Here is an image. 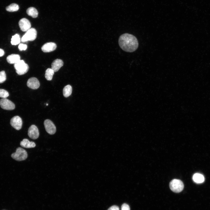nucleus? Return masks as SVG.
<instances>
[{
    "instance_id": "nucleus-25",
    "label": "nucleus",
    "mask_w": 210,
    "mask_h": 210,
    "mask_svg": "<svg viewBox=\"0 0 210 210\" xmlns=\"http://www.w3.org/2000/svg\"><path fill=\"white\" fill-rule=\"evenodd\" d=\"M121 210H130L129 206L126 203H124L121 206Z\"/></svg>"
},
{
    "instance_id": "nucleus-23",
    "label": "nucleus",
    "mask_w": 210,
    "mask_h": 210,
    "mask_svg": "<svg viewBox=\"0 0 210 210\" xmlns=\"http://www.w3.org/2000/svg\"><path fill=\"white\" fill-rule=\"evenodd\" d=\"M6 75L5 71H2L0 72V83L4 82L6 80Z\"/></svg>"
},
{
    "instance_id": "nucleus-13",
    "label": "nucleus",
    "mask_w": 210,
    "mask_h": 210,
    "mask_svg": "<svg viewBox=\"0 0 210 210\" xmlns=\"http://www.w3.org/2000/svg\"><path fill=\"white\" fill-rule=\"evenodd\" d=\"M63 65V61L59 59L55 60L51 64V69L55 72L58 71Z\"/></svg>"
},
{
    "instance_id": "nucleus-2",
    "label": "nucleus",
    "mask_w": 210,
    "mask_h": 210,
    "mask_svg": "<svg viewBox=\"0 0 210 210\" xmlns=\"http://www.w3.org/2000/svg\"><path fill=\"white\" fill-rule=\"evenodd\" d=\"M14 67L16 72L19 75H22L26 74L28 71L29 67L23 60H19L14 64Z\"/></svg>"
},
{
    "instance_id": "nucleus-20",
    "label": "nucleus",
    "mask_w": 210,
    "mask_h": 210,
    "mask_svg": "<svg viewBox=\"0 0 210 210\" xmlns=\"http://www.w3.org/2000/svg\"><path fill=\"white\" fill-rule=\"evenodd\" d=\"M19 6L17 4L13 3L6 8L7 11L10 12H13L18 11L19 9Z\"/></svg>"
},
{
    "instance_id": "nucleus-27",
    "label": "nucleus",
    "mask_w": 210,
    "mask_h": 210,
    "mask_svg": "<svg viewBox=\"0 0 210 210\" xmlns=\"http://www.w3.org/2000/svg\"><path fill=\"white\" fill-rule=\"evenodd\" d=\"M4 54V50L1 49H0V57L3 56Z\"/></svg>"
},
{
    "instance_id": "nucleus-11",
    "label": "nucleus",
    "mask_w": 210,
    "mask_h": 210,
    "mask_svg": "<svg viewBox=\"0 0 210 210\" xmlns=\"http://www.w3.org/2000/svg\"><path fill=\"white\" fill-rule=\"evenodd\" d=\"M27 86L32 89H36L40 86V84L38 79L35 77H31L28 80Z\"/></svg>"
},
{
    "instance_id": "nucleus-18",
    "label": "nucleus",
    "mask_w": 210,
    "mask_h": 210,
    "mask_svg": "<svg viewBox=\"0 0 210 210\" xmlns=\"http://www.w3.org/2000/svg\"><path fill=\"white\" fill-rule=\"evenodd\" d=\"M72 92V88L71 86L70 85H67L65 86L63 89V95L65 97H67L71 95Z\"/></svg>"
},
{
    "instance_id": "nucleus-6",
    "label": "nucleus",
    "mask_w": 210,
    "mask_h": 210,
    "mask_svg": "<svg viewBox=\"0 0 210 210\" xmlns=\"http://www.w3.org/2000/svg\"><path fill=\"white\" fill-rule=\"evenodd\" d=\"M0 106L3 109L8 110H13L15 107L14 104L6 98H3L0 100Z\"/></svg>"
},
{
    "instance_id": "nucleus-4",
    "label": "nucleus",
    "mask_w": 210,
    "mask_h": 210,
    "mask_svg": "<svg viewBox=\"0 0 210 210\" xmlns=\"http://www.w3.org/2000/svg\"><path fill=\"white\" fill-rule=\"evenodd\" d=\"M169 187L173 192L178 193L183 190L184 185L183 182L180 180L174 179L170 182Z\"/></svg>"
},
{
    "instance_id": "nucleus-19",
    "label": "nucleus",
    "mask_w": 210,
    "mask_h": 210,
    "mask_svg": "<svg viewBox=\"0 0 210 210\" xmlns=\"http://www.w3.org/2000/svg\"><path fill=\"white\" fill-rule=\"evenodd\" d=\"M54 72L51 68H48L45 71V77L47 80H52Z\"/></svg>"
},
{
    "instance_id": "nucleus-28",
    "label": "nucleus",
    "mask_w": 210,
    "mask_h": 210,
    "mask_svg": "<svg viewBox=\"0 0 210 210\" xmlns=\"http://www.w3.org/2000/svg\"><path fill=\"white\" fill-rule=\"evenodd\" d=\"M48 104H46V105H47V106H48Z\"/></svg>"
},
{
    "instance_id": "nucleus-29",
    "label": "nucleus",
    "mask_w": 210,
    "mask_h": 210,
    "mask_svg": "<svg viewBox=\"0 0 210 210\" xmlns=\"http://www.w3.org/2000/svg\"></svg>"
},
{
    "instance_id": "nucleus-9",
    "label": "nucleus",
    "mask_w": 210,
    "mask_h": 210,
    "mask_svg": "<svg viewBox=\"0 0 210 210\" xmlns=\"http://www.w3.org/2000/svg\"><path fill=\"white\" fill-rule=\"evenodd\" d=\"M29 137L33 139H37L39 136V130L37 127L34 125H32L29 128L28 131Z\"/></svg>"
},
{
    "instance_id": "nucleus-22",
    "label": "nucleus",
    "mask_w": 210,
    "mask_h": 210,
    "mask_svg": "<svg viewBox=\"0 0 210 210\" xmlns=\"http://www.w3.org/2000/svg\"><path fill=\"white\" fill-rule=\"evenodd\" d=\"M9 95L8 92L3 89H0V97L6 98Z\"/></svg>"
},
{
    "instance_id": "nucleus-1",
    "label": "nucleus",
    "mask_w": 210,
    "mask_h": 210,
    "mask_svg": "<svg viewBox=\"0 0 210 210\" xmlns=\"http://www.w3.org/2000/svg\"><path fill=\"white\" fill-rule=\"evenodd\" d=\"M119 45L120 48L124 51L132 52L138 48L139 43L136 37L128 33L121 35L118 40Z\"/></svg>"
},
{
    "instance_id": "nucleus-14",
    "label": "nucleus",
    "mask_w": 210,
    "mask_h": 210,
    "mask_svg": "<svg viewBox=\"0 0 210 210\" xmlns=\"http://www.w3.org/2000/svg\"><path fill=\"white\" fill-rule=\"evenodd\" d=\"M20 56L19 55L12 54L7 57L6 60L9 63L15 64L20 60Z\"/></svg>"
},
{
    "instance_id": "nucleus-17",
    "label": "nucleus",
    "mask_w": 210,
    "mask_h": 210,
    "mask_svg": "<svg viewBox=\"0 0 210 210\" xmlns=\"http://www.w3.org/2000/svg\"><path fill=\"white\" fill-rule=\"evenodd\" d=\"M27 15L34 18L37 17L38 14L37 9L34 7H30L28 8L26 11Z\"/></svg>"
},
{
    "instance_id": "nucleus-7",
    "label": "nucleus",
    "mask_w": 210,
    "mask_h": 210,
    "mask_svg": "<svg viewBox=\"0 0 210 210\" xmlns=\"http://www.w3.org/2000/svg\"><path fill=\"white\" fill-rule=\"evenodd\" d=\"M44 125L46 131L49 134L52 135L56 132V127L53 123L49 119L46 120Z\"/></svg>"
},
{
    "instance_id": "nucleus-5",
    "label": "nucleus",
    "mask_w": 210,
    "mask_h": 210,
    "mask_svg": "<svg viewBox=\"0 0 210 210\" xmlns=\"http://www.w3.org/2000/svg\"><path fill=\"white\" fill-rule=\"evenodd\" d=\"M37 36V32L35 29L31 28L26 32L21 38L22 42L28 41H32L34 40Z\"/></svg>"
},
{
    "instance_id": "nucleus-10",
    "label": "nucleus",
    "mask_w": 210,
    "mask_h": 210,
    "mask_svg": "<svg viewBox=\"0 0 210 210\" xmlns=\"http://www.w3.org/2000/svg\"><path fill=\"white\" fill-rule=\"evenodd\" d=\"M19 25L20 29L23 32H27L31 27L30 22L26 18L21 19L19 21Z\"/></svg>"
},
{
    "instance_id": "nucleus-26",
    "label": "nucleus",
    "mask_w": 210,
    "mask_h": 210,
    "mask_svg": "<svg viewBox=\"0 0 210 210\" xmlns=\"http://www.w3.org/2000/svg\"><path fill=\"white\" fill-rule=\"evenodd\" d=\"M107 210H119V209L118 206L113 205L110 207Z\"/></svg>"
},
{
    "instance_id": "nucleus-15",
    "label": "nucleus",
    "mask_w": 210,
    "mask_h": 210,
    "mask_svg": "<svg viewBox=\"0 0 210 210\" xmlns=\"http://www.w3.org/2000/svg\"><path fill=\"white\" fill-rule=\"evenodd\" d=\"M20 146L26 148H30L35 147L36 144L33 141H29L28 139H24L20 142Z\"/></svg>"
},
{
    "instance_id": "nucleus-16",
    "label": "nucleus",
    "mask_w": 210,
    "mask_h": 210,
    "mask_svg": "<svg viewBox=\"0 0 210 210\" xmlns=\"http://www.w3.org/2000/svg\"><path fill=\"white\" fill-rule=\"evenodd\" d=\"M193 181L197 183H203L204 180V176L200 173L194 174L192 177Z\"/></svg>"
},
{
    "instance_id": "nucleus-3",
    "label": "nucleus",
    "mask_w": 210,
    "mask_h": 210,
    "mask_svg": "<svg viewBox=\"0 0 210 210\" xmlns=\"http://www.w3.org/2000/svg\"><path fill=\"white\" fill-rule=\"evenodd\" d=\"M27 151L21 147L17 148L15 152L11 155V157L13 158L18 161L24 160L27 159Z\"/></svg>"
},
{
    "instance_id": "nucleus-24",
    "label": "nucleus",
    "mask_w": 210,
    "mask_h": 210,
    "mask_svg": "<svg viewBox=\"0 0 210 210\" xmlns=\"http://www.w3.org/2000/svg\"><path fill=\"white\" fill-rule=\"evenodd\" d=\"M18 48L19 50L20 51L23 50H25L27 48V46L26 44L20 43L19 45Z\"/></svg>"
},
{
    "instance_id": "nucleus-8",
    "label": "nucleus",
    "mask_w": 210,
    "mask_h": 210,
    "mask_svg": "<svg viewBox=\"0 0 210 210\" xmlns=\"http://www.w3.org/2000/svg\"><path fill=\"white\" fill-rule=\"evenodd\" d=\"M11 126L17 130H20L22 128V119L18 116L12 118L10 121Z\"/></svg>"
},
{
    "instance_id": "nucleus-12",
    "label": "nucleus",
    "mask_w": 210,
    "mask_h": 210,
    "mask_svg": "<svg viewBox=\"0 0 210 210\" xmlns=\"http://www.w3.org/2000/svg\"><path fill=\"white\" fill-rule=\"evenodd\" d=\"M57 48L56 44L53 42L47 43L41 47V50L44 52H49L55 50Z\"/></svg>"
},
{
    "instance_id": "nucleus-21",
    "label": "nucleus",
    "mask_w": 210,
    "mask_h": 210,
    "mask_svg": "<svg viewBox=\"0 0 210 210\" xmlns=\"http://www.w3.org/2000/svg\"><path fill=\"white\" fill-rule=\"evenodd\" d=\"M20 42V38L19 34H16L13 36L11 43L12 45H16L18 44Z\"/></svg>"
}]
</instances>
